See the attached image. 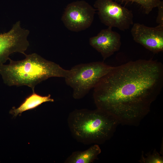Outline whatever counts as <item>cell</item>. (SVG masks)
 Segmentation results:
<instances>
[{
  "label": "cell",
  "mask_w": 163,
  "mask_h": 163,
  "mask_svg": "<svg viewBox=\"0 0 163 163\" xmlns=\"http://www.w3.org/2000/svg\"><path fill=\"white\" fill-rule=\"evenodd\" d=\"M144 155L142 152L141 158L139 161L142 163H161L163 162V156H161L156 149H154L152 153L149 152Z\"/></svg>",
  "instance_id": "13"
},
{
  "label": "cell",
  "mask_w": 163,
  "mask_h": 163,
  "mask_svg": "<svg viewBox=\"0 0 163 163\" xmlns=\"http://www.w3.org/2000/svg\"><path fill=\"white\" fill-rule=\"evenodd\" d=\"M29 33L28 30L21 27L18 21L9 31L0 34V64L9 60V56L13 53L26 54L30 45L27 39Z\"/></svg>",
  "instance_id": "7"
},
{
  "label": "cell",
  "mask_w": 163,
  "mask_h": 163,
  "mask_svg": "<svg viewBox=\"0 0 163 163\" xmlns=\"http://www.w3.org/2000/svg\"><path fill=\"white\" fill-rule=\"evenodd\" d=\"M24 55L23 60L15 61L9 58L8 64H0V75L6 85H26L34 91L37 85L49 78H65L71 73V69H64L36 53Z\"/></svg>",
  "instance_id": "2"
},
{
  "label": "cell",
  "mask_w": 163,
  "mask_h": 163,
  "mask_svg": "<svg viewBox=\"0 0 163 163\" xmlns=\"http://www.w3.org/2000/svg\"><path fill=\"white\" fill-rule=\"evenodd\" d=\"M157 7L158 11L156 21L158 25L163 26V2L161 1Z\"/></svg>",
  "instance_id": "14"
},
{
  "label": "cell",
  "mask_w": 163,
  "mask_h": 163,
  "mask_svg": "<svg viewBox=\"0 0 163 163\" xmlns=\"http://www.w3.org/2000/svg\"><path fill=\"white\" fill-rule=\"evenodd\" d=\"M163 87V65L140 59L113 67L94 88L97 108L119 124L138 126L149 113Z\"/></svg>",
  "instance_id": "1"
},
{
  "label": "cell",
  "mask_w": 163,
  "mask_h": 163,
  "mask_svg": "<svg viewBox=\"0 0 163 163\" xmlns=\"http://www.w3.org/2000/svg\"><path fill=\"white\" fill-rule=\"evenodd\" d=\"M101 150L98 145L95 144L83 151L72 153L64 161L65 163H91L98 159Z\"/></svg>",
  "instance_id": "11"
},
{
  "label": "cell",
  "mask_w": 163,
  "mask_h": 163,
  "mask_svg": "<svg viewBox=\"0 0 163 163\" xmlns=\"http://www.w3.org/2000/svg\"><path fill=\"white\" fill-rule=\"evenodd\" d=\"M54 101L50 94L43 96L36 93L34 91H33L32 93L25 98L18 107H13L10 113L14 117H16L25 111L35 108L43 103Z\"/></svg>",
  "instance_id": "10"
},
{
  "label": "cell",
  "mask_w": 163,
  "mask_h": 163,
  "mask_svg": "<svg viewBox=\"0 0 163 163\" xmlns=\"http://www.w3.org/2000/svg\"><path fill=\"white\" fill-rule=\"evenodd\" d=\"M116 1H121L127 2H136L140 5L143 8L144 13L149 14L153 8L157 7L161 2V0H112Z\"/></svg>",
  "instance_id": "12"
},
{
  "label": "cell",
  "mask_w": 163,
  "mask_h": 163,
  "mask_svg": "<svg viewBox=\"0 0 163 163\" xmlns=\"http://www.w3.org/2000/svg\"><path fill=\"white\" fill-rule=\"evenodd\" d=\"M134 40L154 53L163 51V26L149 27L135 23L131 30Z\"/></svg>",
  "instance_id": "8"
},
{
  "label": "cell",
  "mask_w": 163,
  "mask_h": 163,
  "mask_svg": "<svg viewBox=\"0 0 163 163\" xmlns=\"http://www.w3.org/2000/svg\"><path fill=\"white\" fill-rule=\"evenodd\" d=\"M121 36L108 27L102 30L96 36L91 37L90 45L101 54L104 60L120 50L121 45Z\"/></svg>",
  "instance_id": "9"
},
{
  "label": "cell",
  "mask_w": 163,
  "mask_h": 163,
  "mask_svg": "<svg viewBox=\"0 0 163 163\" xmlns=\"http://www.w3.org/2000/svg\"><path fill=\"white\" fill-rule=\"evenodd\" d=\"M113 67L98 61L81 63L72 67L71 74L65 78L66 85L73 89V98L84 97Z\"/></svg>",
  "instance_id": "4"
},
{
  "label": "cell",
  "mask_w": 163,
  "mask_h": 163,
  "mask_svg": "<svg viewBox=\"0 0 163 163\" xmlns=\"http://www.w3.org/2000/svg\"><path fill=\"white\" fill-rule=\"evenodd\" d=\"M67 122L73 137L87 145L104 143L113 136L119 124L112 115L97 108L75 109L69 114Z\"/></svg>",
  "instance_id": "3"
},
{
  "label": "cell",
  "mask_w": 163,
  "mask_h": 163,
  "mask_svg": "<svg viewBox=\"0 0 163 163\" xmlns=\"http://www.w3.org/2000/svg\"><path fill=\"white\" fill-rule=\"evenodd\" d=\"M94 6L101 22L108 27L124 31L133 24L132 11L113 0H96Z\"/></svg>",
  "instance_id": "5"
},
{
  "label": "cell",
  "mask_w": 163,
  "mask_h": 163,
  "mask_svg": "<svg viewBox=\"0 0 163 163\" xmlns=\"http://www.w3.org/2000/svg\"><path fill=\"white\" fill-rule=\"evenodd\" d=\"M96 10L85 1L74 2L66 7L62 21L65 27L71 31L84 30L91 25Z\"/></svg>",
  "instance_id": "6"
}]
</instances>
